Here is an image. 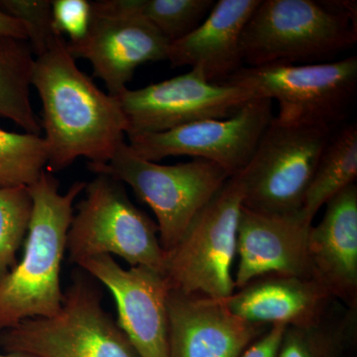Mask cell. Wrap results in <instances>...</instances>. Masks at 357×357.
<instances>
[{
    "label": "cell",
    "instance_id": "1",
    "mask_svg": "<svg viewBox=\"0 0 357 357\" xmlns=\"http://www.w3.org/2000/svg\"><path fill=\"white\" fill-rule=\"evenodd\" d=\"M31 86L43 105L49 172L63 170L79 157L89 164L107 163L126 141L128 123L121 102L79 69L64 37L35 59Z\"/></svg>",
    "mask_w": 357,
    "mask_h": 357
},
{
    "label": "cell",
    "instance_id": "2",
    "mask_svg": "<svg viewBox=\"0 0 357 357\" xmlns=\"http://www.w3.org/2000/svg\"><path fill=\"white\" fill-rule=\"evenodd\" d=\"M86 183L62 194L57 178L44 170L28 187L33 208L22 259L0 280V333L28 319L50 318L60 311L64 293L61 267L74 203Z\"/></svg>",
    "mask_w": 357,
    "mask_h": 357
},
{
    "label": "cell",
    "instance_id": "3",
    "mask_svg": "<svg viewBox=\"0 0 357 357\" xmlns=\"http://www.w3.org/2000/svg\"><path fill=\"white\" fill-rule=\"evenodd\" d=\"M356 1L264 0L244 26L243 66L326 63L357 41Z\"/></svg>",
    "mask_w": 357,
    "mask_h": 357
},
{
    "label": "cell",
    "instance_id": "4",
    "mask_svg": "<svg viewBox=\"0 0 357 357\" xmlns=\"http://www.w3.org/2000/svg\"><path fill=\"white\" fill-rule=\"evenodd\" d=\"M102 302V289L93 277L77 270L60 311L0 333V349L35 357H138Z\"/></svg>",
    "mask_w": 357,
    "mask_h": 357
},
{
    "label": "cell",
    "instance_id": "5",
    "mask_svg": "<svg viewBox=\"0 0 357 357\" xmlns=\"http://www.w3.org/2000/svg\"><path fill=\"white\" fill-rule=\"evenodd\" d=\"M220 84H234L278 102L283 126L333 129L347 119L357 93L356 56L321 64L273 63L243 67Z\"/></svg>",
    "mask_w": 357,
    "mask_h": 357
},
{
    "label": "cell",
    "instance_id": "6",
    "mask_svg": "<svg viewBox=\"0 0 357 357\" xmlns=\"http://www.w3.org/2000/svg\"><path fill=\"white\" fill-rule=\"evenodd\" d=\"M89 169L128 185L150 206L166 253L230 177L222 167L203 159L176 165L147 161L134 153L126 141L107 163L89 164Z\"/></svg>",
    "mask_w": 357,
    "mask_h": 357
},
{
    "label": "cell",
    "instance_id": "7",
    "mask_svg": "<svg viewBox=\"0 0 357 357\" xmlns=\"http://www.w3.org/2000/svg\"><path fill=\"white\" fill-rule=\"evenodd\" d=\"M84 191L68 231L70 263L114 255L131 267L146 266L164 274L166 252L157 223L134 206L123 183L98 174Z\"/></svg>",
    "mask_w": 357,
    "mask_h": 357
},
{
    "label": "cell",
    "instance_id": "8",
    "mask_svg": "<svg viewBox=\"0 0 357 357\" xmlns=\"http://www.w3.org/2000/svg\"><path fill=\"white\" fill-rule=\"evenodd\" d=\"M243 199L241 176H232L195 215L178 243L166 253L164 276L170 289L215 300L234 293L232 266Z\"/></svg>",
    "mask_w": 357,
    "mask_h": 357
},
{
    "label": "cell",
    "instance_id": "9",
    "mask_svg": "<svg viewBox=\"0 0 357 357\" xmlns=\"http://www.w3.org/2000/svg\"><path fill=\"white\" fill-rule=\"evenodd\" d=\"M333 130L283 126L273 119L252 158L238 174L243 184V206L279 215L302 211L319 157Z\"/></svg>",
    "mask_w": 357,
    "mask_h": 357
},
{
    "label": "cell",
    "instance_id": "10",
    "mask_svg": "<svg viewBox=\"0 0 357 357\" xmlns=\"http://www.w3.org/2000/svg\"><path fill=\"white\" fill-rule=\"evenodd\" d=\"M88 33L79 41L66 42L73 58L93 66V76L102 79L110 96L121 95L136 68L167 61L168 41L141 15L137 0L91 1Z\"/></svg>",
    "mask_w": 357,
    "mask_h": 357
},
{
    "label": "cell",
    "instance_id": "11",
    "mask_svg": "<svg viewBox=\"0 0 357 357\" xmlns=\"http://www.w3.org/2000/svg\"><path fill=\"white\" fill-rule=\"evenodd\" d=\"M273 102L255 98L225 119H208L165 132L128 136L131 150L147 161L190 156L222 167L230 177L243 172L273 121Z\"/></svg>",
    "mask_w": 357,
    "mask_h": 357
},
{
    "label": "cell",
    "instance_id": "12",
    "mask_svg": "<svg viewBox=\"0 0 357 357\" xmlns=\"http://www.w3.org/2000/svg\"><path fill=\"white\" fill-rule=\"evenodd\" d=\"M116 98L128 119V136L165 132L194 122L229 119L258 98L243 86L211 83L196 68L143 89H126Z\"/></svg>",
    "mask_w": 357,
    "mask_h": 357
},
{
    "label": "cell",
    "instance_id": "13",
    "mask_svg": "<svg viewBox=\"0 0 357 357\" xmlns=\"http://www.w3.org/2000/svg\"><path fill=\"white\" fill-rule=\"evenodd\" d=\"M102 283L116 303L119 328L138 357H168V281L146 266L124 269L112 255L86 258L77 264Z\"/></svg>",
    "mask_w": 357,
    "mask_h": 357
},
{
    "label": "cell",
    "instance_id": "14",
    "mask_svg": "<svg viewBox=\"0 0 357 357\" xmlns=\"http://www.w3.org/2000/svg\"><path fill=\"white\" fill-rule=\"evenodd\" d=\"M312 222L303 211L279 215L243 206L237 225L236 290L265 274L312 278L307 255Z\"/></svg>",
    "mask_w": 357,
    "mask_h": 357
},
{
    "label": "cell",
    "instance_id": "15",
    "mask_svg": "<svg viewBox=\"0 0 357 357\" xmlns=\"http://www.w3.org/2000/svg\"><path fill=\"white\" fill-rule=\"evenodd\" d=\"M168 357H241L269 328L231 312L223 300L170 289Z\"/></svg>",
    "mask_w": 357,
    "mask_h": 357
},
{
    "label": "cell",
    "instance_id": "16",
    "mask_svg": "<svg viewBox=\"0 0 357 357\" xmlns=\"http://www.w3.org/2000/svg\"><path fill=\"white\" fill-rule=\"evenodd\" d=\"M223 302L250 323L295 328L317 325L338 303L314 279L275 273L256 277Z\"/></svg>",
    "mask_w": 357,
    "mask_h": 357
},
{
    "label": "cell",
    "instance_id": "17",
    "mask_svg": "<svg viewBox=\"0 0 357 357\" xmlns=\"http://www.w3.org/2000/svg\"><path fill=\"white\" fill-rule=\"evenodd\" d=\"M321 222L312 225L307 255L312 277L340 304L357 309V185L325 204Z\"/></svg>",
    "mask_w": 357,
    "mask_h": 357
},
{
    "label": "cell",
    "instance_id": "18",
    "mask_svg": "<svg viewBox=\"0 0 357 357\" xmlns=\"http://www.w3.org/2000/svg\"><path fill=\"white\" fill-rule=\"evenodd\" d=\"M261 0H220L202 24L169 44L171 67L196 68L211 83H222L243 68L241 34Z\"/></svg>",
    "mask_w": 357,
    "mask_h": 357
},
{
    "label": "cell",
    "instance_id": "19",
    "mask_svg": "<svg viewBox=\"0 0 357 357\" xmlns=\"http://www.w3.org/2000/svg\"><path fill=\"white\" fill-rule=\"evenodd\" d=\"M33 55L27 41L0 36V117L40 135L41 122L30 100Z\"/></svg>",
    "mask_w": 357,
    "mask_h": 357
},
{
    "label": "cell",
    "instance_id": "20",
    "mask_svg": "<svg viewBox=\"0 0 357 357\" xmlns=\"http://www.w3.org/2000/svg\"><path fill=\"white\" fill-rule=\"evenodd\" d=\"M357 178V126L349 124L333 133L319 157L316 172L305 196L303 211L314 220L331 199Z\"/></svg>",
    "mask_w": 357,
    "mask_h": 357
},
{
    "label": "cell",
    "instance_id": "21",
    "mask_svg": "<svg viewBox=\"0 0 357 357\" xmlns=\"http://www.w3.org/2000/svg\"><path fill=\"white\" fill-rule=\"evenodd\" d=\"M356 333L357 309L337 303L317 325L287 326L277 357H345Z\"/></svg>",
    "mask_w": 357,
    "mask_h": 357
},
{
    "label": "cell",
    "instance_id": "22",
    "mask_svg": "<svg viewBox=\"0 0 357 357\" xmlns=\"http://www.w3.org/2000/svg\"><path fill=\"white\" fill-rule=\"evenodd\" d=\"M48 163L44 137L0 129V188L29 187Z\"/></svg>",
    "mask_w": 357,
    "mask_h": 357
},
{
    "label": "cell",
    "instance_id": "23",
    "mask_svg": "<svg viewBox=\"0 0 357 357\" xmlns=\"http://www.w3.org/2000/svg\"><path fill=\"white\" fill-rule=\"evenodd\" d=\"M213 6V0H137L141 15L170 43L198 28Z\"/></svg>",
    "mask_w": 357,
    "mask_h": 357
},
{
    "label": "cell",
    "instance_id": "24",
    "mask_svg": "<svg viewBox=\"0 0 357 357\" xmlns=\"http://www.w3.org/2000/svg\"><path fill=\"white\" fill-rule=\"evenodd\" d=\"M28 187L0 188V280L16 265L32 215Z\"/></svg>",
    "mask_w": 357,
    "mask_h": 357
},
{
    "label": "cell",
    "instance_id": "25",
    "mask_svg": "<svg viewBox=\"0 0 357 357\" xmlns=\"http://www.w3.org/2000/svg\"><path fill=\"white\" fill-rule=\"evenodd\" d=\"M0 11L27 28L28 43L36 57L43 55L59 34L54 28L51 0H0Z\"/></svg>",
    "mask_w": 357,
    "mask_h": 357
},
{
    "label": "cell",
    "instance_id": "26",
    "mask_svg": "<svg viewBox=\"0 0 357 357\" xmlns=\"http://www.w3.org/2000/svg\"><path fill=\"white\" fill-rule=\"evenodd\" d=\"M54 28L59 34L67 35L72 43L79 41L88 33L91 18L88 0H54L52 1Z\"/></svg>",
    "mask_w": 357,
    "mask_h": 357
},
{
    "label": "cell",
    "instance_id": "27",
    "mask_svg": "<svg viewBox=\"0 0 357 357\" xmlns=\"http://www.w3.org/2000/svg\"><path fill=\"white\" fill-rule=\"evenodd\" d=\"M286 328L287 326L284 325L270 326L266 332L249 345L241 357H277Z\"/></svg>",
    "mask_w": 357,
    "mask_h": 357
},
{
    "label": "cell",
    "instance_id": "28",
    "mask_svg": "<svg viewBox=\"0 0 357 357\" xmlns=\"http://www.w3.org/2000/svg\"><path fill=\"white\" fill-rule=\"evenodd\" d=\"M0 36L28 42L27 28L21 21L0 11Z\"/></svg>",
    "mask_w": 357,
    "mask_h": 357
},
{
    "label": "cell",
    "instance_id": "29",
    "mask_svg": "<svg viewBox=\"0 0 357 357\" xmlns=\"http://www.w3.org/2000/svg\"><path fill=\"white\" fill-rule=\"evenodd\" d=\"M0 357H35L32 356H28V354H0Z\"/></svg>",
    "mask_w": 357,
    "mask_h": 357
}]
</instances>
